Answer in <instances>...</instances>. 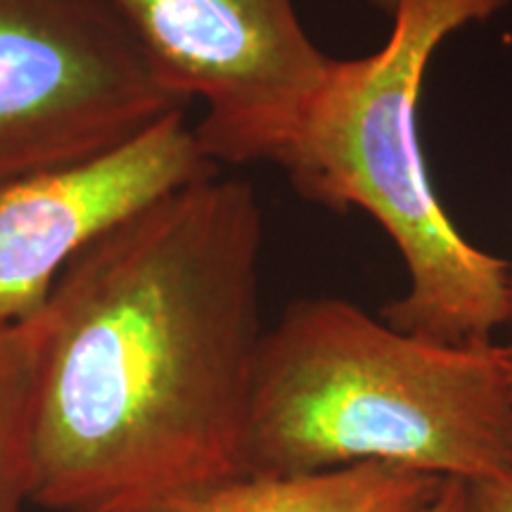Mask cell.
<instances>
[{
  "label": "cell",
  "mask_w": 512,
  "mask_h": 512,
  "mask_svg": "<svg viewBox=\"0 0 512 512\" xmlns=\"http://www.w3.org/2000/svg\"><path fill=\"white\" fill-rule=\"evenodd\" d=\"M261 252L256 192L219 171L67 268L41 311L31 503L195 512L245 475Z\"/></svg>",
  "instance_id": "1"
},
{
  "label": "cell",
  "mask_w": 512,
  "mask_h": 512,
  "mask_svg": "<svg viewBox=\"0 0 512 512\" xmlns=\"http://www.w3.org/2000/svg\"><path fill=\"white\" fill-rule=\"evenodd\" d=\"M361 463L484 482L512 472V370L503 344H441L342 297L292 302L259 339L245 475Z\"/></svg>",
  "instance_id": "2"
},
{
  "label": "cell",
  "mask_w": 512,
  "mask_h": 512,
  "mask_svg": "<svg viewBox=\"0 0 512 512\" xmlns=\"http://www.w3.org/2000/svg\"><path fill=\"white\" fill-rule=\"evenodd\" d=\"M512 0H399L387 41L335 60L275 166L294 190L335 211L361 209L408 271L382 309L396 330L441 344L494 342L510 313L512 264L460 233L434 190L420 140V98L441 43Z\"/></svg>",
  "instance_id": "3"
},
{
  "label": "cell",
  "mask_w": 512,
  "mask_h": 512,
  "mask_svg": "<svg viewBox=\"0 0 512 512\" xmlns=\"http://www.w3.org/2000/svg\"><path fill=\"white\" fill-rule=\"evenodd\" d=\"M188 107L105 0H0V181L102 155Z\"/></svg>",
  "instance_id": "4"
},
{
  "label": "cell",
  "mask_w": 512,
  "mask_h": 512,
  "mask_svg": "<svg viewBox=\"0 0 512 512\" xmlns=\"http://www.w3.org/2000/svg\"><path fill=\"white\" fill-rule=\"evenodd\" d=\"M164 81L200 102L216 164L275 162L330 60L294 0H105Z\"/></svg>",
  "instance_id": "5"
},
{
  "label": "cell",
  "mask_w": 512,
  "mask_h": 512,
  "mask_svg": "<svg viewBox=\"0 0 512 512\" xmlns=\"http://www.w3.org/2000/svg\"><path fill=\"white\" fill-rule=\"evenodd\" d=\"M219 171L174 112L102 155L0 181V325L41 313L67 268L110 230Z\"/></svg>",
  "instance_id": "6"
},
{
  "label": "cell",
  "mask_w": 512,
  "mask_h": 512,
  "mask_svg": "<svg viewBox=\"0 0 512 512\" xmlns=\"http://www.w3.org/2000/svg\"><path fill=\"white\" fill-rule=\"evenodd\" d=\"M444 479L380 463L304 475H242L195 512H425Z\"/></svg>",
  "instance_id": "7"
},
{
  "label": "cell",
  "mask_w": 512,
  "mask_h": 512,
  "mask_svg": "<svg viewBox=\"0 0 512 512\" xmlns=\"http://www.w3.org/2000/svg\"><path fill=\"white\" fill-rule=\"evenodd\" d=\"M41 337V313L0 325V512H22L31 503V406Z\"/></svg>",
  "instance_id": "8"
},
{
  "label": "cell",
  "mask_w": 512,
  "mask_h": 512,
  "mask_svg": "<svg viewBox=\"0 0 512 512\" xmlns=\"http://www.w3.org/2000/svg\"><path fill=\"white\" fill-rule=\"evenodd\" d=\"M467 512H512V472L467 484Z\"/></svg>",
  "instance_id": "9"
},
{
  "label": "cell",
  "mask_w": 512,
  "mask_h": 512,
  "mask_svg": "<svg viewBox=\"0 0 512 512\" xmlns=\"http://www.w3.org/2000/svg\"><path fill=\"white\" fill-rule=\"evenodd\" d=\"M425 512H467V482L444 479L439 494Z\"/></svg>",
  "instance_id": "10"
},
{
  "label": "cell",
  "mask_w": 512,
  "mask_h": 512,
  "mask_svg": "<svg viewBox=\"0 0 512 512\" xmlns=\"http://www.w3.org/2000/svg\"><path fill=\"white\" fill-rule=\"evenodd\" d=\"M366 3L370 5V8H375L377 12H382V15L392 17L396 5H399V0H366Z\"/></svg>",
  "instance_id": "11"
},
{
  "label": "cell",
  "mask_w": 512,
  "mask_h": 512,
  "mask_svg": "<svg viewBox=\"0 0 512 512\" xmlns=\"http://www.w3.org/2000/svg\"><path fill=\"white\" fill-rule=\"evenodd\" d=\"M505 328H508V342L503 344L505 347V354H508V361H510V370H512V292H510V313H508V323H505Z\"/></svg>",
  "instance_id": "12"
}]
</instances>
